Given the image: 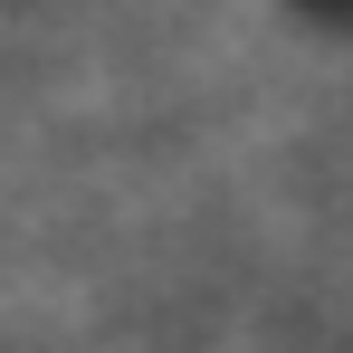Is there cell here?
Returning a JSON list of instances; mask_svg holds the SVG:
<instances>
[{"mask_svg":"<svg viewBox=\"0 0 353 353\" xmlns=\"http://www.w3.org/2000/svg\"><path fill=\"white\" fill-rule=\"evenodd\" d=\"M296 10H315V19H334V29H353V0H296Z\"/></svg>","mask_w":353,"mask_h":353,"instance_id":"1","label":"cell"}]
</instances>
